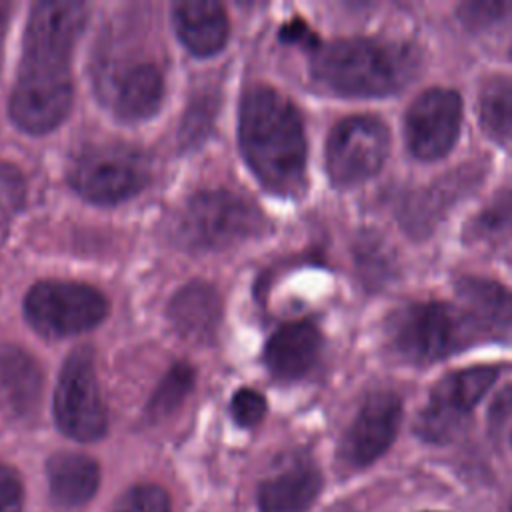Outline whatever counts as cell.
<instances>
[{"instance_id": "8fae6325", "label": "cell", "mask_w": 512, "mask_h": 512, "mask_svg": "<svg viewBox=\"0 0 512 512\" xmlns=\"http://www.w3.org/2000/svg\"><path fill=\"white\" fill-rule=\"evenodd\" d=\"M462 102L448 88L424 90L406 112V142L420 160H438L448 154L458 138Z\"/></svg>"}, {"instance_id": "9a60e30c", "label": "cell", "mask_w": 512, "mask_h": 512, "mask_svg": "<svg viewBox=\"0 0 512 512\" xmlns=\"http://www.w3.org/2000/svg\"><path fill=\"white\" fill-rule=\"evenodd\" d=\"M322 336L312 322H290L280 326L266 344V364L276 378L296 380L318 362Z\"/></svg>"}, {"instance_id": "83f0119b", "label": "cell", "mask_w": 512, "mask_h": 512, "mask_svg": "<svg viewBox=\"0 0 512 512\" xmlns=\"http://www.w3.org/2000/svg\"><path fill=\"white\" fill-rule=\"evenodd\" d=\"M266 412V400L252 388H240L232 396V414L234 420L242 426H254L262 420Z\"/></svg>"}, {"instance_id": "5bb4252c", "label": "cell", "mask_w": 512, "mask_h": 512, "mask_svg": "<svg viewBox=\"0 0 512 512\" xmlns=\"http://www.w3.org/2000/svg\"><path fill=\"white\" fill-rule=\"evenodd\" d=\"M320 488L318 468L306 458H296L260 484V512H310Z\"/></svg>"}, {"instance_id": "ffe728a7", "label": "cell", "mask_w": 512, "mask_h": 512, "mask_svg": "<svg viewBox=\"0 0 512 512\" xmlns=\"http://www.w3.org/2000/svg\"><path fill=\"white\" fill-rule=\"evenodd\" d=\"M464 312L484 332L512 334V292L486 278L464 276L456 284Z\"/></svg>"}, {"instance_id": "d6986e66", "label": "cell", "mask_w": 512, "mask_h": 512, "mask_svg": "<svg viewBox=\"0 0 512 512\" xmlns=\"http://www.w3.org/2000/svg\"><path fill=\"white\" fill-rule=\"evenodd\" d=\"M50 496L64 508H76L86 504L98 490L100 468L94 458L62 450L50 456L48 466Z\"/></svg>"}, {"instance_id": "8992f818", "label": "cell", "mask_w": 512, "mask_h": 512, "mask_svg": "<svg viewBox=\"0 0 512 512\" xmlns=\"http://www.w3.org/2000/svg\"><path fill=\"white\" fill-rule=\"evenodd\" d=\"M150 180L148 158L118 142L86 144L68 166L70 186L96 204H116L138 194Z\"/></svg>"}, {"instance_id": "f546056e", "label": "cell", "mask_w": 512, "mask_h": 512, "mask_svg": "<svg viewBox=\"0 0 512 512\" xmlns=\"http://www.w3.org/2000/svg\"><path fill=\"white\" fill-rule=\"evenodd\" d=\"M280 36H282L284 40H290V42H294V40L300 42L302 38H304V40H310V38L314 40V36L310 34V30H308L300 20H292L288 26H284L282 32H280Z\"/></svg>"}, {"instance_id": "ba28073f", "label": "cell", "mask_w": 512, "mask_h": 512, "mask_svg": "<svg viewBox=\"0 0 512 512\" xmlns=\"http://www.w3.org/2000/svg\"><path fill=\"white\" fill-rule=\"evenodd\" d=\"M54 420L78 442H94L106 434L108 414L94 370L92 350L76 348L64 362L54 392Z\"/></svg>"}, {"instance_id": "5b68a950", "label": "cell", "mask_w": 512, "mask_h": 512, "mask_svg": "<svg viewBox=\"0 0 512 512\" xmlns=\"http://www.w3.org/2000/svg\"><path fill=\"white\" fill-rule=\"evenodd\" d=\"M264 218L256 204L230 190L196 192L180 210L174 230L190 250H224L256 236Z\"/></svg>"}, {"instance_id": "4fadbf2b", "label": "cell", "mask_w": 512, "mask_h": 512, "mask_svg": "<svg viewBox=\"0 0 512 512\" xmlns=\"http://www.w3.org/2000/svg\"><path fill=\"white\" fill-rule=\"evenodd\" d=\"M114 114L126 122L150 118L164 96V78L152 62H132L116 70L104 84Z\"/></svg>"}, {"instance_id": "e0dca14e", "label": "cell", "mask_w": 512, "mask_h": 512, "mask_svg": "<svg viewBox=\"0 0 512 512\" xmlns=\"http://www.w3.org/2000/svg\"><path fill=\"white\" fill-rule=\"evenodd\" d=\"M220 314V296L210 284L204 282L182 286L168 306V316L176 332L182 338L198 344H206L216 336Z\"/></svg>"}, {"instance_id": "4316f807", "label": "cell", "mask_w": 512, "mask_h": 512, "mask_svg": "<svg viewBox=\"0 0 512 512\" xmlns=\"http://www.w3.org/2000/svg\"><path fill=\"white\" fill-rule=\"evenodd\" d=\"M24 200V178L12 164L0 162V214L8 216Z\"/></svg>"}, {"instance_id": "277c9868", "label": "cell", "mask_w": 512, "mask_h": 512, "mask_svg": "<svg viewBox=\"0 0 512 512\" xmlns=\"http://www.w3.org/2000/svg\"><path fill=\"white\" fill-rule=\"evenodd\" d=\"M480 328L444 302H416L398 308L386 322L390 350L404 362L428 364L468 346Z\"/></svg>"}, {"instance_id": "30bf717a", "label": "cell", "mask_w": 512, "mask_h": 512, "mask_svg": "<svg viewBox=\"0 0 512 512\" xmlns=\"http://www.w3.org/2000/svg\"><path fill=\"white\" fill-rule=\"evenodd\" d=\"M496 378L498 370L488 366L444 376L430 392V400L418 416L416 432L428 442L450 440Z\"/></svg>"}, {"instance_id": "3957f363", "label": "cell", "mask_w": 512, "mask_h": 512, "mask_svg": "<svg viewBox=\"0 0 512 512\" xmlns=\"http://www.w3.org/2000/svg\"><path fill=\"white\" fill-rule=\"evenodd\" d=\"M418 68L410 46L368 38H342L314 48L316 82L342 96H386L404 88Z\"/></svg>"}, {"instance_id": "7a4b0ae2", "label": "cell", "mask_w": 512, "mask_h": 512, "mask_svg": "<svg viewBox=\"0 0 512 512\" xmlns=\"http://www.w3.org/2000/svg\"><path fill=\"white\" fill-rule=\"evenodd\" d=\"M240 148L264 188L296 196L306 186V136L296 106L266 84L250 86L240 104Z\"/></svg>"}, {"instance_id": "1f68e13d", "label": "cell", "mask_w": 512, "mask_h": 512, "mask_svg": "<svg viewBox=\"0 0 512 512\" xmlns=\"http://www.w3.org/2000/svg\"><path fill=\"white\" fill-rule=\"evenodd\" d=\"M508 512H512V506H510V508H508Z\"/></svg>"}, {"instance_id": "7402d4cb", "label": "cell", "mask_w": 512, "mask_h": 512, "mask_svg": "<svg viewBox=\"0 0 512 512\" xmlns=\"http://www.w3.org/2000/svg\"><path fill=\"white\" fill-rule=\"evenodd\" d=\"M478 118L494 140L512 146V76L498 74L482 84Z\"/></svg>"}, {"instance_id": "52a82bcc", "label": "cell", "mask_w": 512, "mask_h": 512, "mask_svg": "<svg viewBox=\"0 0 512 512\" xmlns=\"http://www.w3.org/2000/svg\"><path fill=\"white\" fill-rule=\"evenodd\" d=\"M24 312L36 332L64 338L100 324L108 314V302L94 286L44 280L28 290Z\"/></svg>"}, {"instance_id": "603a6c76", "label": "cell", "mask_w": 512, "mask_h": 512, "mask_svg": "<svg viewBox=\"0 0 512 512\" xmlns=\"http://www.w3.org/2000/svg\"><path fill=\"white\" fill-rule=\"evenodd\" d=\"M192 384H194L192 366H188L184 362L174 364L166 372V376L162 378L158 388L154 390V394L148 402V414L152 418L168 416L172 410H176L182 404V400L188 396Z\"/></svg>"}, {"instance_id": "f1b7e54d", "label": "cell", "mask_w": 512, "mask_h": 512, "mask_svg": "<svg viewBox=\"0 0 512 512\" xmlns=\"http://www.w3.org/2000/svg\"><path fill=\"white\" fill-rule=\"evenodd\" d=\"M24 492L18 474L0 462V512H22Z\"/></svg>"}, {"instance_id": "4dcf8cb0", "label": "cell", "mask_w": 512, "mask_h": 512, "mask_svg": "<svg viewBox=\"0 0 512 512\" xmlns=\"http://www.w3.org/2000/svg\"><path fill=\"white\" fill-rule=\"evenodd\" d=\"M6 20H8V4L0 2V38H2V34H4Z\"/></svg>"}, {"instance_id": "cb8c5ba5", "label": "cell", "mask_w": 512, "mask_h": 512, "mask_svg": "<svg viewBox=\"0 0 512 512\" xmlns=\"http://www.w3.org/2000/svg\"><path fill=\"white\" fill-rule=\"evenodd\" d=\"M512 230V188L498 192L470 222V238H494Z\"/></svg>"}, {"instance_id": "7c38bea8", "label": "cell", "mask_w": 512, "mask_h": 512, "mask_svg": "<svg viewBox=\"0 0 512 512\" xmlns=\"http://www.w3.org/2000/svg\"><path fill=\"white\" fill-rule=\"evenodd\" d=\"M402 418V400L390 390L368 394L348 426L340 456L350 468H366L394 442Z\"/></svg>"}, {"instance_id": "484cf974", "label": "cell", "mask_w": 512, "mask_h": 512, "mask_svg": "<svg viewBox=\"0 0 512 512\" xmlns=\"http://www.w3.org/2000/svg\"><path fill=\"white\" fill-rule=\"evenodd\" d=\"M512 12V2H464L458 8L462 24L472 30L488 28Z\"/></svg>"}, {"instance_id": "d4e9b609", "label": "cell", "mask_w": 512, "mask_h": 512, "mask_svg": "<svg viewBox=\"0 0 512 512\" xmlns=\"http://www.w3.org/2000/svg\"><path fill=\"white\" fill-rule=\"evenodd\" d=\"M112 512H170V498L160 486L138 484L114 502Z\"/></svg>"}, {"instance_id": "6da1fadb", "label": "cell", "mask_w": 512, "mask_h": 512, "mask_svg": "<svg viewBox=\"0 0 512 512\" xmlns=\"http://www.w3.org/2000/svg\"><path fill=\"white\" fill-rule=\"evenodd\" d=\"M82 2H36L30 10L18 78L10 94L12 122L30 134L54 130L72 104L70 62L84 30Z\"/></svg>"}, {"instance_id": "44dd1931", "label": "cell", "mask_w": 512, "mask_h": 512, "mask_svg": "<svg viewBox=\"0 0 512 512\" xmlns=\"http://www.w3.org/2000/svg\"><path fill=\"white\" fill-rule=\"evenodd\" d=\"M0 384L8 404L28 414L42 396V370L26 350L8 346L0 350Z\"/></svg>"}, {"instance_id": "2e32d148", "label": "cell", "mask_w": 512, "mask_h": 512, "mask_svg": "<svg viewBox=\"0 0 512 512\" xmlns=\"http://www.w3.org/2000/svg\"><path fill=\"white\" fill-rule=\"evenodd\" d=\"M482 180V168L478 162L460 166L458 170L444 174L438 182L414 194L404 206V222L412 234H426L434 222L450 208L460 196H464L474 184Z\"/></svg>"}, {"instance_id": "ac0fdd59", "label": "cell", "mask_w": 512, "mask_h": 512, "mask_svg": "<svg viewBox=\"0 0 512 512\" xmlns=\"http://www.w3.org/2000/svg\"><path fill=\"white\" fill-rule=\"evenodd\" d=\"M172 22L180 42L196 56H212L228 40V16L218 2H174Z\"/></svg>"}, {"instance_id": "9c48e42d", "label": "cell", "mask_w": 512, "mask_h": 512, "mask_svg": "<svg viewBox=\"0 0 512 512\" xmlns=\"http://www.w3.org/2000/svg\"><path fill=\"white\" fill-rule=\"evenodd\" d=\"M390 134L376 116L340 120L326 142V168L334 184L352 186L372 178L388 156Z\"/></svg>"}]
</instances>
